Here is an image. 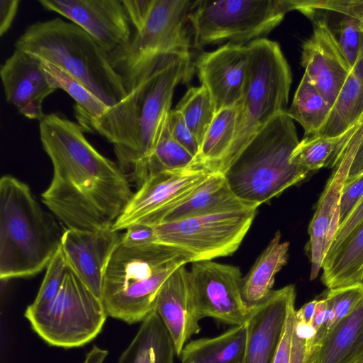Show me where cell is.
I'll list each match as a JSON object with an SVG mask.
<instances>
[{"label":"cell","instance_id":"22","mask_svg":"<svg viewBox=\"0 0 363 363\" xmlns=\"http://www.w3.org/2000/svg\"><path fill=\"white\" fill-rule=\"evenodd\" d=\"M247 208L250 206L234 195L223 174L213 172L189 196L170 210L160 223Z\"/></svg>","mask_w":363,"mask_h":363},{"label":"cell","instance_id":"31","mask_svg":"<svg viewBox=\"0 0 363 363\" xmlns=\"http://www.w3.org/2000/svg\"><path fill=\"white\" fill-rule=\"evenodd\" d=\"M331 108L308 77L303 74L286 112L301 125L304 136L311 137L316 135L325 124Z\"/></svg>","mask_w":363,"mask_h":363},{"label":"cell","instance_id":"30","mask_svg":"<svg viewBox=\"0 0 363 363\" xmlns=\"http://www.w3.org/2000/svg\"><path fill=\"white\" fill-rule=\"evenodd\" d=\"M236 106L218 111L211 123L196 157L199 164L218 172L232 144L236 124Z\"/></svg>","mask_w":363,"mask_h":363},{"label":"cell","instance_id":"50","mask_svg":"<svg viewBox=\"0 0 363 363\" xmlns=\"http://www.w3.org/2000/svg\"><path fill=\"white\" fill-rule=\"evenodd\" d=\"M354 363H363V357L362 359H359L358 361H357Z\"/></svg>","mask_w":363,"mask_h":363},{"label":"cell","instance_id":"15","mask_svg":"<svg viewBox=\"0 0 363 363\" xmlns=\"http://www.w3.org/2000/svg\"><path fill=\"white\" fill-rule=\"evenodd\" d=\"M362 135L363 123L358 127L340 156L310 223L309 241L306 250L311 264V280L315 279L322 269L325 256L339 228V203L342 188Z\"/></svg>","mask_w":363,"mask_h":363},{"label":"cell","instance_id":"3","mask_svg":"<svg viewBox=\"0 0 363 363\" xmlns=\"http://www.w3.org/2000/svg\"><path fill=\"white\" fill-rule=\"evenodd\" d=\"M62 231L30 187L5 175L0 179V278L37 274L60 248Z\"/></svg>","mask_w":363,"mask_h":363},{"label":"cell","instance_id":"48","mask_svg":"<svg viewBox=\"0 0 363 363\" xmlns=\"http://www.w3.org/2000/svg\"><path fill=\"white\" fill-rule=\"evenodd\" d=\"M108 353L106 350L94 345L82 363H104Z\"/></svg>","mask_w":363,"mask_h":363},{"label":"cell","instance_id":"16","mask_svg":"<svg viewBox=\"0 0 363 363\" xmlns=\"http://www.w3.org/2000/svg\"><path fill=\"white\" fill-rule=\"evenodd\" d=\"M122 235L113 228L66 229L62 238L60 250L68 268L101 299L104 274Z\"/></svg>","mask_w":363,"mask_h":363},{"label":"cell","instance_id":"38","mask_svg":"<svg viewBox=\"0 0 363 363\" xmlns=\"http://www.w3.org/2000/svg\"><path fill=\"white\" fill-rule=\"evenodd\" d=\"M292 9L305 16L318 11L338 13L342 16L360 19L363 17V0H291Z\"/></svg>","mask_w":363,"mask_h":363},{"label":"cell","instance_id":"32","mask_svg":"<svg viewBox=\"0 0 363 363\" xmlns=\"http://www.w3.org/2000/svg\"><path fill=\"white\" fill-rule=\"evenodd\" d=\"M168 116V115H167ZM166 117L156 144L142 170L135 179L138 186L150 175L166 171H178L196 165V159L169 133Z\"/></svg>","mask_w":363,"mask_h":363},{"label":"cell","instance_id":"42","mask_svg":"<svg viewBox=\"0 0 363 363\" xmlns=\"http://www.w3.org/2000/svg\"><path fill=\"white\" fill-rule=\"evenodd\" d=\"M121 242L128 246H142L160 243L155 225L146 223H134L125 229Z\"/></svg>","mask_w":363,"mask_h":363},{"label":"cell","instance_id":"25","mask_svg":"<svg viewBox=\"0 0 363 363\" xmlns=\"http://www.w3.org/2000/svg\"><path fill=\"white\" fill-rule=\"evenodd\" d=\"M247 321L215 337L189 342L179 356L182 363H244Z\"/></svg>","mask_w":363,"mask_h":363},{"label":"cell","instance_id":"2","mask_svg":"<svg viewBox=\"0 0 363 363\" xmlns=\"http://www.w3.org/2000/svg\"><path fill=\"white\" fill-rule=\"evenodd\" d=\"M193 73L190 52L161 54L122 100L98 118H79V124L113 144L118 164L135 179L171 111L175 87Z\"/></svg>","mask_w":363,"mask_h":363},{"label":"cell","instance_id":"13","mask_svg":"<svg viewBox=\"0 0 363 363\" xmlns=\"http://www.w3.org/2000/svg\"><path fill=\"white\" fill-rule=\"evenodd\" d=\"M191 264L190 279L202 318L232 326L246 323L252 309L242 297L239 267L212 260Z\"/></svg>","mask_w":363,"mask_h":363},{"label":"cell","instance_id":"26","mask_svg":"<svg viewBox=\"0 0 363 363\" xmlns=\"http://www.w3.org/2000/svg\"><path fill=\"white\" fill-rule=\"evenodd\" d=\"M363 357V300L325 337L315 363H354Z\"/></svg>","mask_w":363,"mask_h":363},{"label":"cell","instance_id":"11","mask_svg":"<svg viewBox=\"0 0 363 363\" xmlns=\"http://www.w3.org/2000/svg\"><path fill=\"white\" fill-rule=\"evenodd\" d=\"M257 208L206 215L155 225L160 243L182 252L190 263L232 255L248 232Z\"/></svg>","mask_w":363,"mask_h":363},{"label":"cell","instance_id":"49","mask_svg":"<svg viewBox=\"0 0 363 363\" xmlns=\"http://www.w3.org/2000/svg\"><path fill=\"white\" fill-rule=\"evenodd\" d=\"M359 28L363 33V17L359 19Z\"/></svg>","mask_w":363,"mask_h":363},{"label":"cell","instance_id":"29","mask_svg":"<svg viewBox=\"0 0 363 363\" xmlns=\"http://www.w3.org/2000/svg\"><path fill=\"white\" fill-rule=\"evenodd\" d=\"M154 351L173 360L176 354L169 334L155 311L141 323L118 363H147Z\"/></svg>","mask_w":363,"mask_h":363},{"label":"cell","instance_id":"41","mask_svg":"<svg viewBox=\"0 0 363 363\" xmlns=\"http://www.w3.org/2000/svg\"><path fill=\"white\" fill-rule=\"evenodd\" d=\"M167 122L169 133L174 140L196 158L200 146L182 114L176 109L171 110L168 113Z\"/></svg>","mask_w":363,"mask_h":363},{"label":"cell","instance_id":"24","mask_svg":"<svg viewBox=\"0 0 363 363\" xmlns=\"http://www.w3.org/2000/svg\"><path fill=\"white\" fill-rule=\"evenodd\" d=\"M362 118L363 36L357 59L331 108L325 124L316 135L337 137L357 124Z\"/></svg>","mask_w":363,"mask_h":363},{"label":"cell","instance_id":"1","mask_svg":"<svg viewBox=\"0 0 363 363\" xmlns=\"http://www.w3.org/2000/svg\"><path fill=\"white\" fill-rule=\"evenodd\" d=\"M39 132L53 167L43 203L67 229L112 228L133 195L125 172L92 146L79 123L50 113Z\"/></svg>","mask_w":363,"mask_h":363},{"label":"cell","instance_id":"33","mask_svg":"<svg viewBox=\"0 0 363 363\" xmlns=\"http://www.w3.org/2000/svg\"><path fill=\"white\" fill-rule=\"evenodd\" d=\"M43 68L52 86L65 91L74 101L75 113L79 118H98L109 107L87 88L58 67L43 62Z\"/></svg>","mask_w":363,"mask_h":363},{"label":"cell","instance_id":"44","mask_svg":"<svg viewBox=\"0 0 363 363\" xmlns=\"http://www.w3.org/2000/svg\"><path fill=\"white\" fill-rule=\"evenodd\" d=\"M154 0H123L122 4L135 30H138L146 21Z\"/></svg>","mask_w":363,"mask_h":363},{"label":"cell","instance_id":"6","mask_svg":"<svg viewBox=\"0 0 363 363\" xmlns=\"http://www.w3.org/2000/svg\"><path fill=\"white\" fill-rule=\"evenodd\" d=\"M189 262L182 252L168 245L128 246L120 241L103 281L101 300L108 315L128 324L142 323L155 311L168 277Z\"/></svg>","mask_w":363,"mask_h":363},{"label":"cell","instance_id":"21","mask_svg":"<svg viewBox=\"0 0 363 363\" xmlns=\"http://www.w3.org/2000/svg\"><path fill=\"white\" fill-rule=\"evenodd\" d=\"M294 285L273 290L252 309L244 363H271L279 342L289 308L295 302Z\"/></svg>","mask_w":363,"mask_h":363},{"label":"cell","instance_id":"35","mask_svg":"<svg viewBox=\"0 0 363 363\" xmlns=\"http://www.w3.org/2000/svg\"><path fill=\"white\" fill-rule=\"evenodd\" d=\"M322 297L326 301L327 311L324 323L315 337L317 352L325 337L363 300V283L328 289Z\"/></svg>","mask_w":363,"mask_h":363},{"label":"cell","instance_id":"45","mask_svg":"<svg viewBox=\"0 0 363 363\" xmlns=\"http://www.w3.org/2000/svg\"><path fill=\"white\" fill-rule=\"evenodd\" d=\"M362 220H363V199L347 220L337 229L328 250L336 247Z\"/></svg>","mask_w":363,"mask_h":363},{"label":"cell","instance_id":"36","mask_svg":"<svg viewBox=\"0 0 363 363\" xmlns=\"http://www.w3.org/2000/svg\"><path fill=\"white\" fill-rule=\"evenodd\" d=\"M317 332L311 321H306L295 313L290 363H315Z\"/></svg>","mask_w":363,"mask_h":363},{"label":"cell","instance_id":"23","mask_svg":"<svg viewBox=\"0 0 363 363\" xmlns=\"http://www.w3.org/2000/svg\"><path fill=\"white\" fill-rule=\"evenodd\" d=\"M322 269L321 281L329 289L363 283V220L327 252Z\"/></svg>","mask_w":363,"mask_h":363},{"label":"cell","instance_id":"27","mask_svg":"<svg viewBox=\"0 0 363 363\" xmlns=\"http://www.w3.org/2000/svg\"><path fill=\"white\" fill-rule=\"evenodd\" d=\"M289 247L288 242H281V233L277 232L242 278V297L250 308L264 301L273 291L275 276L287 262Z\"/></svg>","mask_w":363,"mask_h":363},{"label":"cell","instance_id":"40","mask_svg":"<svg viewBox=\"0 0 363 363\" xmlns=\"http://www.w3.org/2000/svg\"><path fill=\"white\" fill-rule=\"evenodd\" d=\"M362 199L363 173L345 181L339 203V228L347 220Z\"/></svg>","mask_w":363,"mask_h":363},{"label":"cell","instance_id":"18","mask_svg":"<svg viewBox=\"0 0 363 363\" xmlns=\"http://www.w3.org/2000/svg\"><path fill=\"white\" fill-rule=\"evenodd\" d=\"M249 53L247 45L228 43L197 58L195 66L199 80L208 91L216 113L236 106L242 98Z\"/></svg>","mask_w":363,"mask_h":363},{"label":"cell","instance_id":"12","mask_svg":"<svg viewBox=\"0 0 363 363\" xmlns=\"http://www.w3.org/2000/svg\"><path fill=\"white\" fill-rule=\"evenodd\" d=\"M213 172L201 165H196L148 176L139 185L113 229L121 231L138 223L158 225L170 210Z\"/></svg>","mask_w":363,"mask_h":363},{"label":"cell","instance_id":"39","mask_svg":"<svg viewBox=\"0 0 363 363\" xmlns=\"http://www.w3.org/2000/svg\"><path fill=\"white\" fill-rule=\"evenodd\" d=\"M338 31V43L352 69L359 55L363 36L359 28V19L343 16Z\"/></svg>","mask_w":363,"mask_h":363},{"label":"cell","instance_id":"7","mask_svg":"<svg viewBox=\"0 0 363 363\" xmlns=\"http://www.w3.org/2000/svg\"><path fill=\"white\" fill-rule=\"evenodd\" d=\"M249 60L234 138L217 172H222L252 138L274 116L286 111L292 82L290 67L274 41L259 38L248 45Z\"/></svg>","mask_w":363,"mask_h":363},{"label":"cell","instance_id":"9","mask_svg":"<svg viewBox=\"0 0 363 363\" xmlns=\"http://www.w3.org/2000/svg\"><path fill=\"white\" fill-rule=\"evenodd\" d=\"M292 11L291 0H200L188 14L194 33V46L229 40L243 43L261 38Z\"/></svg>","mask_w":363,"mask_h":363},{"label":"cell","instance_id":"19","mask_svg":"<svg viewBox=\"0 0 363 363\" xmlns=\"http://www.w3.org/2000/svg\"><path fill=\"white\" fill-rule=\"evenodd\" d=\"M186 264L179 265L166 279L155 308L169 334L178 357L189 339L200 332L199 322L203 319Z\"/></svg>","mask_w":363,"mask_h":363},{"label":"cell","instance_id":"5","mask_svg":"<svg viewBox=\"0 0 363 363\" xmlns=\"http://www.w3.org/2000/svg\"><path fill=\"white\" fill-rule=\"evenodd\" d=\"M294 120L286 111L261 128L222 173L234 195L257 208L306 178L309 172L291 163L298 144Z\"/></svg>","mask_w":363,"mask_h":363},{"label":"cell","instance_id":"46","mask_svg":"<svg viewBox=\"0 0 363 363\" xmlns=\"http://www.w3.org/2000/svg\"><path fill=\"white\" fill-rule=\"evenodd\" d=\"M19 0L0 1V35H4L10 28L18 11Z\"/></svg>","mask_w":363,"mask_h":363},{"label":"cell","instance_id":"4","mask_svg":"<svg viewBox=\"0 0 363 363\" xmlns=\"http://www.w3.org/2000/svg\"><path fill=\"white\" fill-rule=\"evenodd\" d=\"M15 49L63 70L108 107L127 95L108 54L72 22L55 18L34 23L16 40Z\"/></svg>","mask_w":363,"mask_h":363},{"label":"cell","instance_id":"17","mask_svg":"<svg viewBox=\"0 0 363 363\" xmlns=\"http://www.w3.org/2000/svg\"><path fill=\"white\" fill-rule=\"evenodd\" d=\"M311 21L313 30L302 45L301 65L305 69L304 74L333 107L351 67L327 19Z\"/></svg>","mask_w":363,"mask_h":363},{"label":"cell","instance_id":"14","mask_svg":"<svg viewBox=\"0 0 363 363\" xmlns=\"http://www.w3.org/2000/svg\"><path fill=\"white\" fill-rule=\"evenodd\" d=\"M47 11L69 19L86 32L108 54L131 38L130 22L119 0H39Z\"/></svg>","mask_w":363,"mask_h":363},{"label":"cell","instance_id":"37","mask_svg":"<svg viewBox=\"0 0 363 363\" xmlns=\"http://www.w3.org/2000/svg\"><path fill=\"white\" fill-rule=\"evenodd\" d=\"M68 267L60 248L47 267L46 273L34 301L29 306L40 308L57 296L63 284Z\"/></svg>","mask_w":363,"mask_h":363},{"label":"cell","instance_id":"34","mask_svg":"<svg viewBox=\"0 0 363 363\" xmlns=\"http://www.w3.org/2000/svg\"><path fill=\"white\" fill-rule=\"evenodd\" d=\"M175 109L182 114L186 125L201 147L216 114L207 89L202 85L199 87H191Z\"/></svg>","mask_w":363,"mask_h":363},{"label":"cell","instance_id":"28","mask_svg":"<svg viewBox=\"0 0 363 363\" xmlns=\"http://www.w3.org/2000/svg\"><path fill=\"white\" fill-rule=\"evenodd\" d=\"M362 119L344 134L337 137L328 138L319 135L304 137L292 152L290 157L291 163L309 172L322 167H335L340 156L357 130Z\"/></svg>","mask_w":363,"mask_h":363},{"label":"cell","instance_id":"47","mask_svg":"<svg viewBox=\"0 0 363 363\" xmlns=\"http://www.w3.org/2000/svg\"><path fill=\"white\" fill-rule=\"evenodd\" d=\"M363 173V135L354 156L346 179H351Z\"/></svg>","mask_w":363,"mask_h":363},{"label":"cell","instance_id":"10","mask_svg":"<svg viewBox=\"0 0 363 363\" xmlns=\"http://www.w3.org/2000/svg\"><path fill=\"white\" fill-rule=\"evenodd\" d=\"M192 4L189 0H154L146 21L135 30L128 43L109 55L112 65L123 79L127 93L157 56L189 52L185 25Z\"/></svg>","mask_w":363,"mask_h":363},{"label":"cell","instance_id":"43","mask_svg":"<svg viewBox=\"0 0 363 363\" xmlns=\"http://www.w3.org/2000/svg\"><path fill=\"white\" fill-rule=\"evenodd\" d=\"M295 302L289 308L284 327L271 363H290L293 328L295 318Z\"/></svg>","mask_w":363,"mask_h":363},{"label":"cell","instance_id":"8","mask_svg":"<svg viewBox=\"0 0 363 363\" xmlns=\"http://www.w3.org/2000/svg\"><path fill=\"white\" fill-rule=\"evenodd\" d=\"M25 317L47 344L62 348L82 347L101 331L108 316L102 300L69 268L62 287L49 304L28 306Z\"/></svg>","mask_w":363,"mask_h":363},{"label":"cell","instance_id":"20","mask_svg":"<svg viewBox=\"0 0 363 363\" xmlns=\"http://www.w3.org/2000/svg\"><path fill=\"white\" fill-rule=\"evenodd\" d=\"M0 76L6 101L25 117L40 121L43 100L56 89L50 84L42 61L15 49L1 67Z\"/></svg>","mask_w":363,"mask_h":363}]
</instances>
